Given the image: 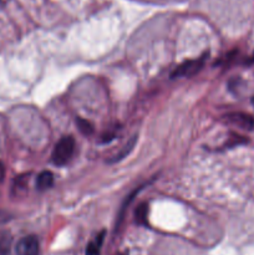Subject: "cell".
<instances>
[{
	"instance_id": "cell-1",
	"label": "cell",
	"mask_w": 254,
	"mask_h": 255,
	"mask_svg": "<svg viewBox=\"0 0 254 255\" xmlns=\"http://www.w3.org/2000/svg\"><path fill=\"white\" fill-rule=\"evenodd\" d=\"M75 152V139L71 136L62 137L52 151L51 159L56 166H64L71 159Z\"/></svg>"
},
{
	"instance_id": "cell-2",
	"label": "cell",
	"mask_w": 254,
	"mask_h": 255,
	"mask_svg": "<svg viewBox=\"0 0 254 255\" xmlns=\"http://www.w3.org/2000/svg\"><path fill=\"white\" fill-rule=\"evenodd\" d=\"M204 65V56L194 60H187L173 70L171 79H181V77H192L198 74Z\"/></svg>"
},
{
	"instance_id": "cell-3",
	"label": "cell",
	"mask_w": 254,
	"mask_h": 255,
	"mask_svg": "<svg viewBox=\"0 0 254 255\" xmlns=\"http://www.w3.org/2000/svg\"><path fill=\"white\" fill-rule=\"evenodd\" d=\"M40 244L35 236H27L16 244V255H39Z\"/></svg>"
},
{
	"instance_id": "cell-4",
	"label": "cell",
	"mask_w": 254,
	"mask_h": 255,
	"mask_svg": "<svg viewBox=\"0 0 254 255\" xmlns=\"http://www.w3.org/2000/svg\"><path fill=\"white\" fill-rule=\"evenodd\" d=\"M226 121L229 124H233L236 126L241 127L244 129H252L254 127V120L253 117H251L249 115L241 114V112H233V114L227 115Z\"/></svg>"
},
{
	"instance_id": "cell-5",
	"label": "cell",
	"mask_w": 254,
	"mask_h": 255,
	"mask_svg": "<svg viewBox=\"0 0 254 255\" xmlns=\"http://www.w3.org/2000/svg\"><path fill=\"white\" fill-rule=\"evenodd\" d=\"M104 239L105 231H102L89 243V246H87L86 248V255H100L102 244H104Z\"/></svg>"
},
{
	"instance_id": "cell-6",
	"label": "cell",
	"mask_w": 254,
	"mask_h": 255,
	"mask_svg": "<svg viewBox=\"0 0 254 255\" xmlns=\"http://www.w3.org/2000/svg\"><path fill=\"white\" fill-rule=\"evenodd\" d=\"M54 183V176L50 171H44L37 176L36 179V187L40 191H45V189H49L50 187Z\"/></svg>"
},
{
	"instance_id": "cell-7",
	"label": "cell",
	"mask_w": 254,
	"mask_h": 255,
	"mask_svg": "<svg viewBox=\"0 0 254 255\" xmlns=\"http://www.w3.org/2000/svg\"><path fill=\"white\" fill-rule=\"evenodd\" d=\"M12 237L9 232L0 231V255H6L10 252Z\"/></svg>"
},
{
	"instance_id": "cell-8",
	"label": "cell",
	"mask_w": 254,
	"mask_h": 255,
	"mask_svg": "<svg viewBox=\"0 0 254 255\" xmlns=\"http://www.w3.org/2000/svg\"><path fill=\"white\" fill-rule=\"evenodd\" d=\"M136 142H137V136H133L131 139H129L128 142H127L126 146H125L124 148H122L121 151H120V153L117 154L116 157H114V159H112L111 162H119V161H121V159L126 158V157L128 156V154L132 152V149H133V147H134V144H136Z\"/></svg>"
},
{
	"instance_id": "cell-9",
	"label": "cell",
	"mask_w": 254,
	"mask_h": 255,
	"mask_svg": "<svg viewBox=\"0 0 254 255\" xmlns=\"http://www.w3.org/2000/svg\"><path fill=\"white\" fill-rule=\"evenodd\" d=\"M147 214H148V206L146 203H142L137 207L136 212H134V217H136V222L139 224H147Z\"/></svg>"
},
{
	"instance_id": "cell-10",
	"label": "cell",
	"mask_w": 254,
	"mask_h": 255,
	"mask_svg": "<svg viewBox=\"0 0 254 255\" xmlns=\"http://www.w3.org/2000/svg\"><path fill=\"white\" fill-rule=\"evenodd\" d=\"M76 125H77V127H79L80 131H81L84 134H91L92 132H94V126H92L91 122H89L87 120L77 117Z\"/></svg>"
},
{
	"instance_id": "cell-11",
	"label": "cell",
	"mask_w": 254,
	"mask_h": 255,
	"mask_svg": "<svg viewBox=\"0 0 254 255\" xmlns=\"http://www.w3.org/2000/svg\"><path fill=\"white\" fill-rule=\"evenodd\" d=\"M9 221V214H6L5 212L0 211V223H4V222Z\"/></svg>"
},
{
	"instance_id": "cell-12",
	"label": "cell",
	"mask_w": 254,
	"mask_h": 255,
	"mask_svg": "<svg viewBox=\"0 0 254 255\" xmlns=\"http://www.w3.org/2000/svg\"><path fill=\"white\" fill-rule=\"evenodd\" d=\"M2 178H4V166L0 164V181H2Z\"/></svg>"
},
{
	"instance_id": "cell-13",
	"label": "cell",
	"mask_w": 254,
	"mask_h": 255,
	"mask_svg": "<svg viewBox=\"0 0 254 255\" xmlns=\"http://www.w3.org/2000/svg\"><path fill=\"white\" fill-rule=\"evenodd\" d=\"M6 1H7V0H0V4H5Z\"/></svg>"
},
{
	"instance_id": "cell-14",
	"label": "cell",
	"mask_w": 254,
	"mask_h": 255,
	"mask_svg": "<svg viewBox=\"0 0 254 255\" xmlns=\"http://www.w3.org/2000/svg\"><path fill=\"white\" fill-rule=\"evenodd\" d=\"M252 104L254 105V97H253V99H252Z\"/></svg>"
}]
</instances>
